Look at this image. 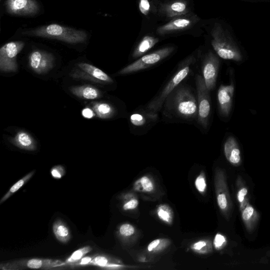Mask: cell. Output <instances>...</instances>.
Instances as JSON below:
<instances>
[{"label": "cell", "mask_w": 270, "mask_h": 270, "mask_svg": "<svg viewBox=\"0 0 270 270\" xmlns=\"http://www.w3.org/2000/svg\"><path fill=\"white\" fill-rule=\"evenodd\" d=\"M112 264L109 263L107 258L102 256H95L94 258L89 263V265L96 266L102 268H108L109 266Z\"/></svg>", "instance_id": "26"}, {"label": "cell", "mask_w": 270, "mask_h": 270, "mask_svg": "<svg viewBox=\"0 0 270 270\" xmlns=\"http://www.w3.org/2000/svg\"><path fill=\"white\" fill-rule=\"evenodd\" d=\"M13 141L16 146L23 149L34 150L36 148L35 141L28 133L25 131L17 133Z\"/></svg>", "instance_id": "21"}, {"label": "cell", "mask_w": 270, "mask_h": 270, "mask_svg": "<svg viewBox=\"0 0 270 270\" xmlns=\"http://www.w3.org/2000/svg\"><path fill=\"white\" fill-rule=\"evenodd\" d=\"M94 257L95 256L83 258L80 261L72 265L71 267L89 265V263L94 258Z\"/></svg>", "instance_id": "32"}, {"label": "cell", "mask_w": 270, "mask_h": 270, "mask_svg": "<svg viewBox=\"0 0 270 270\" xmlns=\"http://www.w3.org/2000/svg\"><path fill=\"white\" fill-rule=\"evenodd\" d=\"M197 61V57L194 54L183 60L163 87L145 106V109L150 112L159 114L168 96L193 73Z\"/></svg>", "instance_id": "2"}, {"label": "cell", "mask_w": 270, "mask_h": 270, "mask_svg": "<svg viewBox=\"0 0 270 270\" xmlns=\"http://www.w3.org/2000/svg\"><path fill=\"white\" fill-rule=\"evenodd\" d=\"M189 10L188 3L185 0H175L163 4L160 8L161 13L169 19L187 15Z\"/></svg>", "instance_id": "15"}, {"label": "cell", "mask_w": 270, "mask_h": 270, "mask_svg": "<svg viewBox=\"0 0 270 270\" xmlns=\"http://www.w3.org/2000/svg\"><path fill=\"white\" fill-rule=\"evenodd\" d=\"M159 42V39L158 38L149 36L144 37L137 47L134 48L132 54V58L137 59L143 56Z\"/></svg>", "instance_id": "18"}, {"label": "cell", "mask_w": 270, "mask_h": 270, "mask_svg": "<svg viewBox=\"0 0 270 270\" xmlns=\"http://www.w3.org/2000/svg\"><path fill=\"white\" fill-rule=\"evenodd\" d=\"M65 173L64 167L61 165L56 166L51 170V174L56 179L61 178L64 175Z\"/></svg>", "instance_id": "27"}, {"label": "cell", "mask_w": 270, "mask_h": 270, "mask_svg": "<svg viewBox=\"0 0 270 270\" xmlns=\"http://www.w3.org/2000/svg\"><path fill=\"white\" fill-rule=\"evenodd\" d=\"M207 243L205 241H199L194 245V248L195 250H199L205 247Z\"/></svg>", "instance_id": "40"}, {"label": "cell", "mask_w": 270, "mask_h": 270, "mask_svg": "<svg viewBox=\"0 0 270 270\" xmlns=\"http://www.w3.org/2000/svg\"><path fill=\"white\" fill-rule=\"evenodd\" d=\"M64 266H66L65 262L60 260L32 259L29 260H21L2 264L1 268L9 270L23 269L27 268L49 269Z\"/></svg>", "instance_id": "9"}, {"label": "cell", "mask_w": 270, "mask_h": 270, "mask_svg": "<svg viewBox=\"0 0 270 270\" xmlns=\"http://www.w3.org/2000/svg\"><path fill=\"white\" fill-rule=\"evenodd\" d=\"M234 93L233 83L229 85L222 84L217 92V102L219 114L223 117H228L231 111Z\"/></svg>", "instance_id": "14"}, {"label": "cell", "mask_w": 270, "mask_h": 270, "mask_svg": "<svg viewBox=\"0 0 270 270\" xmlns=\"http://www.w3.org/2000/svg\"><path fill=\"white\" fill-rule=\"evenodd\" d=\"M36 171H33L27 175L24 176L22 178L17 182L14 184L11 188L10 190L5 195V196L0 200V204H3L4 202L9 199L12 195H13L15 192L19 191L23 186L26 184L32 177L35 175Z\"/></svg>", "instance_id": "23"}, {"label": "cell", "mask_w": 270, "mask_h": 270, "mask_svg": "<svg viewBox=\"0 0 270 270\" xmlns=\"http://www.w3.org/2000/svg\"><path fill=\"white\" fill-rule=\"evenodd\" d=\"M198 103L197 124L201 130L208 129L211 115V99L204 77L197 75L195 78Z\"/></svg>", "instance_id": "5"}, {"label": "cell", "mask_w": 270, "mask_h": 270, "mask_svg": "<svg viewBox=\"0 0 270 270\" xmlns=\"http://www.w3.org/2000/svg\"><path fill=\"white\" fill-rule=\"evenodd\" d=\"M134 228L131 225L125 224L121 226L120 229V232L121 235L125 236H129L134 233Z\"/></svg>", "instance_id": "30"}, {"label": "cell", "mask_w": 270, "mask_h": 270, "mask_svg": "<svg viewBox=\"0 0 270 270\" xmlns=\"http://www.w3.org/2000/svg\"><path fill=\"white\" fill-rule=\"evenodd\" d=\"M22 41L9 42L0 50V70L3 72H16L18 70L17 56L25 47Z\"/></svg>", "instance_id": "8"}, {"label": "cell", "mask_w": 270, "mask_h": 270, "mask_svg": "<svg viewBox=\"0 0 270 270\" xmlns=\"http://www.w3.org/2000/svg\"><path fill=\"white\" fill-rule=\"evenodd\" d=\"M211 45L219 58L226 60L241 62V49L232 31L220 22H215L211 31Z\"/></svg>", "instance_id": "3"}, {"label": "cell", "mask_w": 270, "mask_h": 270, "mask_svg": "<svg viewBox=\"0 0 270 270\" xmlns=\"http://www.w3.org/2000/svg\"><path fill=\"white\" fill-rule=\"evenodd\" d=\"M195 186L199 192H204L207 187L205 178L202 176H198L195 181Z\"/></svg>", "instance_id": "29"}, {"label": "cell", "mask_w": 270, "mask_h": 270, "mask_svg": "<svg viewBox=\"0 0 270 270\" xmlns=\"http://www.w3.org/2000/svg\"><path fill=\"white\" fill-rule=\"evenodd\" d=\"M135 188L138 191L150 192L153 190L154 187L148 177H143L135 184Z\"/></svg>", "instance_id": "25"}, {"label": "cell", "mask_w": 270, "mask_h": 270, "mask_svg": "<svg viewBox=\"0 0 270 270\" xmlns=\"http://www.w3.org/2000/svg\"><path fill=\"white\" fill-rule=\"evenodd\" d=\"M199 18L195 15H185L176 17L170 22L157 29L156 32L160 36L170 35L171 33L190 29L198 22Z\"/></svg>", "instance_id": "11"}, {"label": "cell", "mask_w": 270, "mask_h": 270, "mask_svg": "<svg viewBox=\"0 0 270 270\" xmlns=\"http://www.w3.org/2000/svg\"><path fill=\"white\" fill-rule=\"evenodd\" d=\"M220 61L217 55L210 50L205 55L201 63L202 76L209 92L216 87Z\"/></svg>", "instance_id": "10"}, {"label": "cell", "mask_w": 270, "mask_h": 270, "mask_svg": "<svg viewBox=\"0 0 270 270\" xmlns=\"http://www.w3.org/2000/svg\"><path fill=\"white\" fill-rule=\"evenodd\" d=\"M139 205V201L137 199H132L127 202L126 204L124 206V209L125 210H132L136 208Z\"/></svg>", "instance_id": "35"}, {"label": "cell", "mask_w": 270, "mask_h": 270, "mask_svg": "<svg viewBox=\"0 0 270 270\" xmlns=\"http://www.w3.org/2000/svg\"><path fill=\"white\" fill-rule=\"evenodd\" d=\"M158 214L160 218L166 222H169L170 220V214L163 210H160L158 212Z\"/></svg>", "instance_id": "37"}, {"label": "cell", "mask_w": 270, "mask_h": 270, "mask_svg": "<svg viewBox=\"0 0 270 270\" xmlns=\"http://www.w3.org/2000/svg\"><path fill=\"white\" fill-rule=\"evenodd\" d=\"M6 6L8 12L13 15H33L39 10L35 0H7Z\"/></svg>", "instance_id": "13"}, {"label": "cell", "mask_w": 270, "mask_h": 270, "mask_svg": "<svg viewBox=\"0 0 270 270\" xmlns=\"http://www.w3.org/2000/svg\"><path fill=\"white\" fill-rule=\"evenodd\" d=\"M23 33L26 35L56 39L70 43H81L86 41L87 38V33L83 31L58 24L42 26Z\"/></svg>", "instance_id": "4"}, {"label": "cell", "mask_w": 270, "mask_h": 270, "mask_svg": "<svg viewBox=\"0 0 270 270\" xmlns=\"http://www.w3.org/2000/svg\"><path fill=\"white\" fill-rule=\"evenodd\" d=\"M240 1L253 3V2H270V0H240Z\"/></svg>", "instance_id": "41"}, {"label": "cell", "mask_w": 270, "mask_h": 270, "mask_svg": "<svg viewBox=\"0 0 270 270\" xmlns=\"http://www.w3.org/2000/svg\"><path fill=\"white\" fill-rule=\"evenodd\" d=\"M72 93L76 96L87 100H94L101 97V94L98 89L89 85L77 86L71 89Z\"/></svg>", "instance_id": "19"}, {"label": "cell", "mask_w": 270, "mask_h": 270, "mask_svg": "<svg viewBox=\"0 0 270 270\" xmlns=\"http://www.w3.org/2000/svg\"><path fill=\"white\" fill-rule=\"evenodd\" d=\"M54 60L52 54L40 50L33 51L29 58L31 69L39 74L46 73L52 69Z\"/></svg>", "instance_id": "12"}, {"label": "cell", "mask_w": 270, "mask_h": 270, "mask_svg": "<svg viewBox=\"0 0 270 270\" xmlns=\"http://www.w3.org/2000/svg\"><path fill=\"white\" fill-rule=\"evenodd\" d=\"M226 242V239L221 234H217L214 240V245L216 248H221Z\"/></svg>", "instance_id": "34"}, {"label": "cell", "mask_w": 270, "mask_h": 270, "mask_svg": "<svg viewBox=\"0 0 270 270\" xmlns=\"http://www.w3.org/2000/svg\"><path fill=\"white\" fill-rule=\"evenodd\" d=\"M93 249L89 246L81 248L74 252L73 254L64 262L66 265L72 266L85 256Z\"/></svg>", "instance_id": "24"}, {"label": "cell", "mask_w": 270, "mask_h": 270, "mask_svg": "<svg viewBox=\"0 0 270 270\" xmlns=\"http://www.w3.org/2000/svg\"><path fill=\"white\" fill-rule=\"evenodd\" d=\"M217 202L219 208L225 210L228 207V200L224 194H219L217 196Z\"/></svg>", "instance_id": "31"}, {"label": "cell", "mask_w": 270, "mask_h": 270, "mask_svg": "<svg viewBox=\"0 0 270 270\" xmlns=\"http://www.w3.org/2000/svg\"><path fill=\"white\" fill-rule=\"evenodd\" d=\"M94 111L92 109L87 107L82 110V115L84 118H87V119H92L95 116Z\"/></svg>", "instance_id": "36"}, {"label": "cell", "mask_w": 270, "mask_h": 270, "mask_svg": "<svg viewBox=\"0 0 270 270\" xmlns=\"http://www.w3.org/2000/svg\"><path fill=\"white\" fill-rule=\"evenodd\" d=\"M247 193L248 190L245 188H243L239 191L238 194V199L240 202H242L244 200V197L246 195Z\"/></svg>", "instance_id": "38"}, {"label": "cell", "mask_w": 270, "mask_h": 270, "mask_svg": "<svg viewBox=\"0 0 270 270\" xmlns=\"http://www.w3.org/2000/svg\"><path fill=\"white\" fill-rule=\"evenodd\" d=\"M254 209L251 206H248L244 210L242 214V217L244 221H249L254 213Z\"/></svg>", "instance_id": "33"}, {"label": "cell", "mask_w": 270, "mask_h": 270, "mask_svg": "<svg viewBox=\"0 0 270 270\" xmlns=\"http://www.w3.org/2000/svg\"><path fill=\"white\" fill-rule=\"evenodd\" d=\"M53 230L55 237L59 242L67 243L70 241L72 237L70 230L61 219L54 222Z\"/></svg>", "instance_id": "20"}, {"label": "cell", "mask_w": 270, "mask_h": 270, "mask_svg": "<svg viewBox=\"0 0 270 270\" xmlns=\"http://www.w3.org/2000/svg\"><path fill=\"white\" fill-rule=\"evenodd\" d=\"M224 154L228 161L234 165L239 164L241 160V151L237 141L230 137L227 139L224 145Z\"/></svg>", "instance_id": "16"}, {"label": "cell", "mask_w": 270, "mask_h": 270, "mask_svg": "<svg viewBox=\"0 0 270 270\" xmlns=\"http://www.w3.org/2000/svg\"><path fill=\"white\" fill-rule=\"evenodd\" d=\"M93 109L97 116L102 119H109L116 114V109L106 103H96L93 104Z\"/></svg>", "instance_id": "22"}, {"label": "cell", "mask_w": 270, "mask_h": 270, "mask_svg": "<svg viewBox=\"0 0 270 270\" xmlns=\"http://www.w3.org/2000/svg\"><path fill=\"white\" fill-rule=\"evenodd\" d=\"M164 121L168 123L197 122L198 103L196 91L183 82L166 99L162 107Z\"/></svg>", "instance_id": "1"}, {"label": "cell", "mask_w": 270, "mask_h": 270, "mask_svg": "<svg viewBox=\"0 0 270 270\" xmlns=\"http://www.w3.org/2000/svg\"><path fill=\"white\" fill-rule=\"evenodd\" d=\"M139 9L143 14L148 15L150 9V4L148 0H140Z\"/></svg>", "instance_id": "28"}, {"label": "cell", "mask_w": 270, "mask_h": 270, "mask_svg": "<svg viewBox=\"0 0 270 270\" xmlns=\"http://www.w3.org/2000/svg\"><path fill=\"white\" fill-rule=\"evenodd\" d=\"M174 47H167L144 55L124 68L118 73L120 75H128L149 69L163 61L174 52Z\"/></svg>", "instance_id": "6"}, {"label": "cell", "mask_w": 270, "mask_h": 270, "mask_svg": "<svg viewBox=\"0 0 270 270\" xmlns=\"http://www.w3.org/2000/svg\"><path fill=\"white\" fill-rule=\"evenodd\" d=\"M159 121V114L148 111L145 108H139L132 112L129 116V123L133 133H146Z\"/></svg>", "instance_id": "7"}, {"label": "cell", "mask_w": 270, "mask_h": 270, "mask_svg": "<svg viewBox=\"0 0 270 270\" xmlns=\"http://www.w3.org/2000/svg\"><path fill=\"white\" fill-rule=\"evenodd\" d=\"M160 240H156L151 242L148 246V250L149 251H151L154 248L158 246V245L160 244Z\"/></svg>", "instance_id": "39"}, {"label": "cell", "mask_w": 270, "mask_h": 270, "mask_svg": "<svg viewBox=\"0 0 270 270\" xmlns=\"http://www.w3.org/2000/svg\"><path fill=\"white\" fill-rule=\"evenodd\" d=\"M78 66L84 74L89 76L94 80L104 83H112L114 82L107 74L92 64L79 63Z\"/></svg>", "instance_id": "17"}]
</instances>
